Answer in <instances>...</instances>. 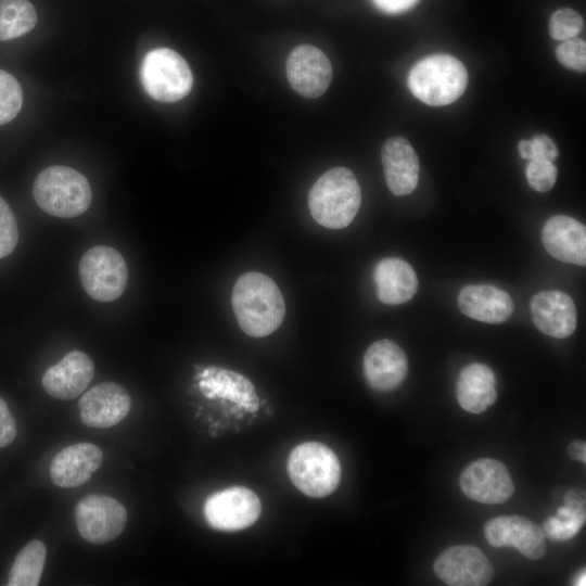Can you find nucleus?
Masks as SVG:
<instances>
[{
	"label": "nucleus",
	"mask_w": 586,
	"mask_h": 586,
	"mask_svg": "<svg viewBox=\"0 0 586 586\" xmlns=\"http://www.w3.org/2000/svg\"><path fill=\"white\" fill-rule=\"evenodd\" d=\"M231 304L241 330L254 337L272 333L285 316L284 298L278 285L257 271L245 272L237 279Z\"/></svg>",
	"instance_id": "1"
},
{
	"label": "nucleus",
	"mask_w": 586,
	"mask_h": 586,
	"mask_svg": "<svg viewBox=\"0 0 586 586\" xmlns=\"http://www.w3.org/2000/svg\"><path fill=\"white\" fill-rule=\"evenodd\" d=\"M361 204L359 183L352 170L334 167L314 183L308 206L315 221L329 229L347 227Z\"/></svg>",
	"instance_id": "2"
},
{
	"label": "nucleus",
	"mask_w": 586,
	"mask_h": 586,
	"mask_svg": "<svg viewBox=\"0 0 586 586\" xmlns=\"http://www.w3.org/2000/svg\"><path fill=\"white\" fill-rule=\"evenodd\" d=\"M37 205L47 214L72 218L84 214L92 201L87 178L67 166H50L43 169L33 184Z\"/></svg>",
	"instance_id": "3"
},
{
	"label": "nucleus",
	"mask_w": 586,
	"mask_h": 586,
	"mask_svg": "<svg viewBox=\"0 0 586 586\" xmlns=\"http://www.w3.org/2000/svg\"><path fill=\"white\" fill-rule=\"evenodd\" d=\"M407 80L418 100L441 106L455 102L463 93L468 73L458 59L448 54H433L418 61Z\"/></svg>",
	"instance_id": "4"
},
{
	"label": "nucleus",
	"mask_w": 586,
	"mask_h": 586,
	"mask_svg": "<svg viewBox=\"0 0 586 586\" xmlns=\"http://www.w3.org/2000/svg\"><path fill=\"white\" fill-rule=\"evenodd\" d=\"M288 474L292 483L313 498L333 493L341 480V464L335 453L319 442L297 445L288 458Z\"/></svg>",
	"instance_id": "5"
},
{
	"label": "nucleus",
	"mask_w": 586,
	"mask_h": 586,
	"mask_svg": "<svg viewBox=\"0 0 586 586\" xmlns=\"http://www.w3.org/2000/svg\"><path fill=\"white\" fill-rule=\"evenodd\" d=\"M140 79L146 93L158 102H177L190 93L193 84L186 60L169 48H157L145 54Z\"/></svg>",
	"instance_id": "6"
},
{
	"label": "nucleus",
	"mask_w": 586,
	"mask_h": 586,
	"mask_svg": "<svg viewBox=\"0 0 586 586\" xmlns=\"http://www.w3.org/2000/svg\"><path fill=\"white\" fill-rule=\"evenodd\" d=\"M79 278L90 297L99 302H113L125 291L128 269L122 254L106 245L89 249L79 262Z\"/></svg>",
	"instance_id": "7"
},
{
	"label": "nucleus",
	"mask_w": 586,
	"mask_h": 586,
	"mask_svg": "<svg viewBox=\"0 0 586 586\" xmlns=\"http://www.w3.org/2000/svg\"><path fill=\"white\" fill-rule=\"evenodd\" d=\"M75 521L81 537L95 545L116 538L125 528V507L106 495L91 494L78 501Z\"/></svg>",
	"instance_id": "8"
},
{
	"label": "nucleus",
	"mask_w": 586,
	"mask_h": 586,
	"mask_svg": "<svg viewBox=\"0 0 586 586\" xmlns=\"http://www.w3.org/2000/svg\"><path fill=\"white\" fill-rule=\"evenodd\" d=\"M260 500L250 488L232 486L212 494L204 504L207 523L219 531H239L260 515Z\"/></svg>",
	"instance_id": "9"
},
{
	"label": "nucleus",
	"mask_w": 586,
	"mask_h": 586,
	"mask_svg": "<svg viewBox=\"0 0 586 586\" xmlns=\"http://www.w3.org/2000/svg\"><path fill=\"white\" fill-rule=\"evenodd\" d=\"M434 571L449 586H484L489 584L494 575L486 556L470 545L445 549L436 558Z\"/></svg>",
	"instance_id": "10"
},
{
	"label": "nucleus",
	"mask_w": 586,
	"mask_h": 586,
	"mask_svg": "<svg viewBox=\"0 0 586 586\" xmlns=\"http://www.w3.org/2000/svg\"><path fill=\"white\" fill-rule=\"evenodd\" d=\"M459 483L467 497L482 504H502L514 492L513 482L506 466L489 458L470 463L462 471Z\"/></svg>",
	"instance_id": "11"
},
{
	"label": "nucleus",
	"mask_w": 586,
	"mask_h": 586,
	"mask_svg": "<svg viewBox=\"0 0 586 586\" xmlns=\"http://www.w3.org/2000/svg\"><path fill=\"white\" fill-rule=\"evenodd\" d=\"M286 77L301 95L315 99L324 93L332 79V67L327 55L309 44L298 46L286 60Z\"/></svg>",
	"instance_id": "12"
},
{
	"label": "nucleus",
	"mask_w": 586,
	"mask_h": 586,
	"mask_svg": "<svg viewBox=\"0 0 586 586\" xmlns=\"http://www.w3.org/2000/svg\"><path fill=\"white\" fill-rule=\"evenodd\" d=\"M130 408L128 392L114 382H103L91 387L78 403L82 423L99 429L116 425L126 418Z\"/></svg>",
	"instance_id": "13"
},
{
	"label": "nucleus",
	"mask_w": 586,
	"mask_h": 586,
	"mask_svg": "<svg viewBox=\"0 0 586 586\" xmlns=\"http://www.w3.org/2000/svg\"><path fill=\"white\" fill-rule=\"evenodd\" d=\"M484 534L492 546L517 548L532 560L540 559L546 552V536L543 528L521 515L494 518L485 524Z\"/></svg>",
	"instance_id": "14"
},
{
	"label": "nucleus",
	"mask_w": 586,
	"mask_h": 586,
	"mask_svg": "<svg viewBox=\"0 0 586 586\" xmlns=\"http://www.w3.org/2000/svg\"><path fill=\"white\" fill-rule=\"evenodd\" d=\"M405 352L395 342L382 339L372 343L364 355V373L369 385L380 392L396 388L407 374Z\"/></svg>",
	"instance_id": "15"
},
{
	"label": "nucleus",
	"mask_w": 586,
	"mask_h": 586,
	"mask_svg": "<svg viewBox=\"0 0 586 586\" xmlns=\"http://www.w3.org/2000/svg\"><path fill=\"white\" fill-rule=\"evenodd\" d=\"M93 372L91 358L84 352L73 351L44 372L41 383L52 397L69 400L86 390Z\"/></svg>",
	"instance_id": "16"
},
{
	"label": "nucleus",
	"mask_w": 586,
	"mask_h": 586,
	"mask_svg": "<svg viewBox=\"0 0 586 586\" xmlns=\"http://www.w3.org/2000/svg\"><path fill=\"white\" fill-rule=\"evenodd\" d=\"M103 460L102 450L91 443H76L56 454L50 464V477L61 488L85 484Z\"/></svg>",
	"instance_id": "17"
},
{
	"label": "nucleus",
	"mask_w": 586,
	"mask_h": 586,
	"mask_svg": "<svg viewBox=\"0 0 586 586\" xmlns=\"http://www.w3.org/2000/svg\"><path fill=\"white\" fill-rule=\"evenodd\" d=\"M536 328L552 337L570 336L576 328V307L573 300L560 291L536 293L530 303Z\"/></svg>",
	"instance_id": "18"
},
{
	"label": "nucleus",
	"mask_w": 586,
	"mask_h": 586,
	"mask_svg": "<svg viewBox=\"0 0 586 586\" xmlns=\"http://www.w3.org/2000/svg\"><path fill=\"white\" fill-rule=\"evenodd\" d=\"M542 241L552 257L569 264L586 265V229L576 219L565 215L552 216L544 225Z\"/></svg>",
	"instance_id": "19"
},
{
	"label": "nucleus",
	"mask_w": 586,
	"mask_h": 586,
	"mask_svg": "<svg viewBox=\"0 0 586 586\" xmlns=\"http://www.w3.org/2000/svg\"><path fill=\"white\" fill-rule=\"evenodd\" d=\"M199 386L207 398H220L247 412H256L259 398L244 375L220 367H207L199 374Z\"/></svg>",
	"instance_id": "20"
},
{
	"label": "nucleus",
	"mask_w": 586,
	"mask_h": 586,
	"mask_svg": "<svg viewBox=\"0 0 586 586\" xmlns=\"http://www.w3.org/2000/svg\"><path fill=\"white\" fill-rule=\"evenodd\" d=\"M384 178L390 191L395 195L411 193L419 180V160L403 137L387 139L381 149Z\"/></svg>",
	"instance_id": "21"
},
{
	"label": "nucleus",
	"mask_w": 586,
	"mask_h": 586,
	"mask_svg": "<svg viewBox=\"0 0 586 586\" xmlns=\"http://www.w3.org/2000/svg\"><path fill=\"white\" fill-rule=\"evenodd\" d=\"M458 306L466 316L487 323H501L513 310L510 295L488 284L467 285L461 289Z\"/></svg>",
	"instance_id": "22"
},
{
	"label": "nucleus",
	"mask_w": 586,
	"mask_h": 586,
	"mask_svg": "<svg viewBox=\"0 0 586 586\" xmlns=\"http://www.w3.org/2000/svg\"><path fill=\"white\" fill-rule=\"evenodd\" d=\"M378 298L387 305L408 302L416 294L418 279L413 268L404 259L387 257L373 269Z\"/></svg>",
	"instance_id": "23"
},
{
	"label": "nucleus",
	"mask_w": 586,
	"mask_h": 586,
	"mask_svg": "<svg viewBox=\"0 0 586 586\" xmlns=\"http://www.w3.org/2000/svg\"><path fill=\"white\" fill-rule=\"evenodd\" d=\"M496 378L483 364L466 366L457 380V399L461 408L471 413L485 411L496 400Z\"/></svg>",
	"instance_id": "24"
},
{
	"label": "nucleus",
	"mask_w": 586,
	"mask_h": 586,
	"mask_svg": "<svg viewBox=\"0 0 586 586\" xmlns=\"http://www.w3.org/2000/svg\"><path fill=\"white\" fill-rule=\"evenodd\" d=\"M585 519V493L571 488L564 495V505L544 522L543 531L552 540H568L577 534Z\"/></svg>",
	"instance_id": "25"
},
{
	"label": "nucleus",
	"mask_w": 586,
	"mask_h": 586,
	"mask_svg": "<svg viewBox=\"0 0 586 586\" xmlns=\"http://www.w3.org/2000/svg\"><path fill=\"white\" fill-rule=\"evenodd\" d=\"M47 557L46 545L34 539L17 553L10 573L9 586H37L44 568Z\"/></svg>",
	"instance_id": "26"
},
{
	"label": "nucleus",
	"mask_w": 586,
	"mask_h": 586,
	"mask_svg": "<svg viewBox=\"0 0 586 586\" xmlns=\"http://www.w3.org/2000/svg\"><path fill=\"white\" fill-rule=\"evenodd\" d=\"M38 16L28 0H0V40H10L29 33Z\"/></svg>",
	"instance_id": "27"
},
{
	"label": "nucleus",
	"mask_w": 586,
	"mask_h": 586,
	"mask_svg": "<svg viewBox=\"0 0 586 586\" xmlns=\"http://www.w3.org/2000/svg\"><path fill=\"white\" fill-rule=\"evenodd\" d=\"M23 103L21 85L14 76L0 69V126L20 113Z\"/></svg>",
	"instance_id": "28"
},
{
	"label": "nucleus",
	"mask_w": 586,
	"mask_h": 586,
	"mask_svg": "<svg viewBox=\"0 0 586 586\" xmlns=\"http://www.w3.org/2000/svg\"><path fill=\"white\" fill-rule=\"evenodd\" d=\"M584 26L581 14L570 8H562L553 12L549 21V34L556 40L575 38Z\"/></svg>",
	"instance_id": "29"
},
{
	"label": "nucleus",
	"mask_w": 586,
	"mask_h": 586,
	"mask_svg": "<svg viewBox=\"0 0 586 586\" xmlns=\"http://www.w3.org/2000/svg\"><path fill=\"white\" fill-rule=\"evenodd\" d=\"M528 184L538 192L549 191L557 181V167L547 160H531L526 166Z\"/></svg>",
	"instance_id": "30"
},
{
	"label": "nucleus",
	"mask_w": 586,
	"mask_h": 586,
	"mask_svg": "<svg viewBox=\"0 0 586 586\" xmlns=\"http://www.w3.org/2000/svg\"><path fill=\"white\" fill-rule=\"evenodd\" d=\"M522 158L547 160L553 162L558 157V148L553 140L546 135H536L531 140L523 139L518 143Z\"/></svg>",
	"instance_id": "31"
},
{
	"label": "nucleus",
	"mask_w": 586,
	"mask_h": 586,
	"mask_svg": "<svg viewBox=\"0 0 586 586\" xmlns=\"http://www.w3.org/2000/svg\"><path fill=\"white\" fill-rule=\"evenodd\" d=\"M18 241V228L12 209L0 196V258L11 254Z\"/></svg>",
	"instance_id": "32"
},
{
	"label": "nucleus",
	"mask_w": 586,
	"mask_h": 586,
	"mask_svg": "<svg viewBox=\"0 0 586 586\" xmlns=\"http://www.w3.org/2000/svg\"><path fill=\"white\" fill-rule=\"evenodd\" d=\"M556 56L569 69L577 72L586 69V43L582 39L564 40L556 49Z\"/></svg>",
	"instance_id": "33"
},
{
	"label": "nucleus",
	"mask_w": 586,
	"mask_h": 586,
	"mask_svg": "<svg viewBox=\"0 0 586 586\" xmlns=\"http://www.w3.org/2000/svg\"><path fill=\"white\" fill-rule=\"evenodd\" d=\"M16 435V424L7 404L0 398V448L10 445Z\"/></svg>",
	"instance_id": "34"
},
{
	"label": "nucleus",
	"mask_w": 586,
	"mask_h": 586,
	"mask_svg": "<svg viewBox=\"0 0 586 586\" xmlns=\"http://www.w3.org/2000/svg\"><path fill=\"white\" fill-rule=\"evenodd\" d=\"M419 0H372L373 4L387 14H399L410 10Z\"/></svg>",
	"instance_id": "35"
},
{
	"label": "nucleus",
	"mask_w": 586,
	"mask_h": 586,
	"mask_svg": "<svg viewBox=\"0 0 586 586\" xmlns=\"http://www.w3.org/2000/svg\"><path fill=\"white\" fill-rule=\"evenodd\" d=\"M568 454L572 459L586 462V444L584 441H573L568 447Z\"/></svg>",
	"instance_id": "36"
},
{
	"label": "nucleus",
	"mask_w": 586,
	"mask_h": 586,
	"mask_svg": "<svg viewBox=\"0 0 586 586\" xmlns=\"http://www.w3.org/2000/svg\"><path fill=\"white\" fill-rule=\"evenodd\" d=\"M586 574H585V570L583 569V571H581L576 578L574 579V585H577V586H585L586 585Z\"/></svg>",
	"instance_id": "37"
}]
</instances>
